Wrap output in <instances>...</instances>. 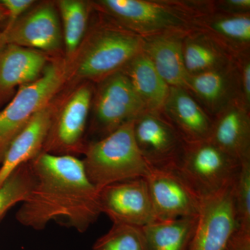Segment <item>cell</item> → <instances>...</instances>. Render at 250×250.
I'll list each match as a JSON object with an SVG mask.
<instances>
[{"instance_id":"cell-1","label":"cell","mask_w":250,"mask_h":250,"mask_svg":"<svg viewBox=\"0 0 250 250\" xmlns=\"http://www.w3.org/2000/svg\"><path fill=\"white\" fill-rule=\"evenodd\" d=\"M29 164L34 182L16 213L18 223L40 231L55 220L86 231L101 211L98 190L87 177L83 161L42 152Z\"/></svg>"},{"instance_id":"cell-2","label":"cell","mask_w":250,"mask_h":250,"mask_svg":"<svg viewBox=\"0 0 250 250\" xmlns=\"http://www.w3.org/2000/svg\"><path fill=\"white\" fill-rule=\"evenodd\" d=\"M105 14L143 38L188 34L197 16L210 13V0H101Z\"/></svg>"},{"instance_id":"cell-3","label":"cell","mask_w":250,"mask_h":250,"mask_svg":"<svg viewBox=\"0 0 250 250\" xmlns=\"http://www.w3.org/2000/svg\"><path fill=\"white\" fill-rule=\"evenodd\" d=\"M130 121L84 151L83 166L87 177L100 191L111 184L145 177L148 165L140 152Z\"/></svg>"},{"instance_id":"cell-4","label":"cell","mask_w":250,"mask_h":250,"mask_svg":"<svg viewBox=\"0 0 250 250\" xmlns=\"http://www.w3.org/2000/svg\"><path fill=\"white\" fill-rule=\"evenodd\" d=\"M241 164L208 140L187 143L175 169L201 198L234 183Z\"/></svg>"},{"instance_id":"cell-5","label":"cell","mask_w":250,"mask_h":250,"mask_svg":"<svg viewBox=\"0 0 250 250\" xmlns=\"http://www.w3.org/2000/svg\"><path fill=\"white\" fill-rule=\"evenodd\" d=\"M115 21V20H114ZM143 37L115 21L94 33L78 68L83 78L103 79L121 71L143 51Z\"/></svg>"},{"instance_id":"cell-6","label":"cell","mask_w":250,"mask_h":250,"mask_svg":"<svg viewBox=\"0 0 250 250\" xmlns=\"http://www.w3.org/2000/svg\"><path fill=\"white\" fill-rule=\"evenodd\" d=\"M62 83L58 67H45L40 78L20 88L6 107L0 111V164L10 143L29 120L48 103Z\"/></svg>"},{"instance_id":"cell-7","label":"cell","mask_w":250,"mask_h":250,"mask_svg":"<svg viewBox=\"0 0 250 250\" xmlns=\"http://www.w3.org/2000/svg\"><path fill=\"white\" fill-rule=\"evenodd\" d=\"M135 141L149 166L176 169L187 142L162 112H143L134 122Z\"/></svg>"},{"instance_id":"cell-8","label":"cell","mask_w":250,"mask_h":250,"mask_svg":"<svg viewBox=\"0 0 250 250\" xmlns=\"http://www.w3.org/2000/svg\"><path fill=\"white\" fill-rule=\"evenodd\" d=\"M144 178L158 220L198 216L202 198L175 169L148 166Z\"/></svg>"},{"instance_id":"cell-9","label":"cell","mask_w":250,"mask_h":250,"mask_svg":"<svg viewBox=\"0 0 250 250\" xmlns=\"http://www.w3.org/2000/svg\"><path fill=\"white\" fill-rule=\"evenodd\" d=\"M99 206L113 223L143 228L158 220L144 177L103 188L99 191Z\"/></svg>"},{"instance_id":"cell-10","label":"cell","mask_w":250,"mask_h":250,"mask_svg":"<svg viewBox=\"0 0 250 250\" xmlns=\"http://www.w3.org/2000/svg\"><path fill=\"white\" fill-rule=\"evenodd\" d=\"M103 81L95 105V127L103 133V138L125 123L135 121L146 111L129 79L121 70Z\"/></svg>"},{"instance_id":"cell-11","label":"cell","mask_w":250,"mask_h":250,"mask_svg":"<svg viewBox=\"0 0 250 250\" xmlns=\"http://www.w3.org/2000/svg\"><path fill=\"white\" fill-rule=\"evenodd\" d=\"M233 184L215 195L202 198L190 250H225L230 237L238 229Z\"/></svg>"},{"instance_id":"cell-12","label":"cell","mask_w":250,"mask_h":250,"mask_svg":"<svg viewBox=\"0 0 250 250\" xmlns=\"http://www.w3.org/2000/svg\"><path fill=\"white\" fill-rule=\"evenodd\" d=\"M186 89L211 118L234 102H241L239 73L235 59L225 66L189 75Z\"/></svg>"},{"instance_id":"cell-13","label":"cell","mask_w":250,"mask_h":250,"mask_svg":"<svg viewBox=\"0 0 250 250\" xmlns=\"http://www.w3.org/2000/svg\"><path fill=\"white\" fill-rule=\"evenodd\" d=\"M60 26L55 10L43 6L0 34V46L15 45L53 50L61 43Z\"/></svg>"},{"instance_id":"cell-14","label":"cell","mask_w":250,"mask_h":250,"mask_svg":"<svg viewBox=\"0 0 250 250\" xmlns=\"http://www.w3.org/2000/svg\"><path fill=\"white\" fill-rule=\"evenodd\" d=\"M208 141L243 164L250 161V110L240 101L212 118Z\"/></svg>"},{"instance_id":"cell-15","label":"cell","mask_w":250,"mask_h":250,"mask_svg":"<svg viewBox=\"0 0 250 250\" xmlns=\"http://www.w3.org/2000/svg\"><path fill=\"white\" fill-rule=\"evenodd\" d=\"M92 92L88 87L77 90L69 100L53 129H49L45 151L68 152L80 149L91 103Z\"/></svg>"},{"instance_id":"cell-16","label":"cell","mask_w":250,"mask_h":250,"mask_svg":"<svg viewBox=\"0 0 250 250\" xmlns=\"http://www.w3.org/2000/svg\"><path fill=\"white\" fill-rule=\"evenodd\" d=\"M52 122V111L45 106L34 115L11 141L0 164V187L20 166L42 152Z\"/></svg>"},{"instance_id":"cell-17","label":"cell","mask_w":250,"mask_h":250,"mask_svg":"<svg viewBox=\"0 0 250 250\" xmlns=\"http://www.w3.org/2000/svg\"><path fill=\"white\" fill-rule=\"evenodd\" d=\"M162 113L186 142L208 139L212 118L186 88L170 87Z\"/></svg>"},{"instance_id":"cell-18","label":"cell","mask_w":250,"mask_h":250,"mask_svg":"<svg viewBox=\"0 0 250 250\" xmlns=\"http://www.w3.org/2000/svg\"><path fill=\"white\" fill-rule=\"evenodd\" d=\"M187 34L174 33L143 38V52L170 87H187L189 75L183 57V39Z\"/></svg>"},{"instance_id":"cell-19","label":"cell","mask_w":250,"mask_h":250,"mask_svg":"<svg viewBox=\"0 0 250 250\" xmlns=\"http://www.w3.org/2000/svg\"><path fill=\"white\" fill-rule=\"evenodd\" d=\"M193 31L209 36L234 58L250 52V14L201 15L194 21Z\"/></svg>"},{"instance_id":"cell-20","label":"cell","mask_w":250,"mask_h":250,"mask_svg":"<svg viewBox=\"0 0 250 250\" xmlns=\"http://www.w3.org/2000/svg\"><path fill=\"white\" fill-rule=\"evenodd\" d=\"M45 58L34 49L15 45L0 46V96L18 85L39 79Z\"/></svg>"},{"instance_id":"cell-21","label":"cell","mask_w":250,"mask_h":250,"mask_svg":"<svg viewBox=\"0 0 250 250\" xmlns=\"http://www.w3.org/2000/svg\"><path fill=\"white\" fill-rule=\"evenodd\" d=\"M121 71L129 79L146 111L162 112L170 87L143 51L131 59Z\"/></svg>"},{"instance_id":"cell-22","label":"cell","mask_w":250,"mask_h":250,"mask_svg":"<svg viewBox=\"0 0 250 250\" xmlns=\"http://www.w3.org/2000/svg\"><path fill=\"white\" fill-rule=\"evenodd\" d=\"M198 216L156 220L141 228L147 250H190Z\"/></svg>"},{"instance_id":"cell-23","label":"cell","mask_w":250,"mask_h":250,"mask_svg":"<svg viewBox=\"0 0 250 250\" xmlns=\"http://www.w3.org/2000/svg\"><path fill=\"white\" fill-rule=\"evenodd\" d=\"M183 57L188 75L225 66L235 59L209 36L197 31H190L184 36Z\"/></svg>"},{"instance_id":"cell-24","label":"cell","mask_w":250,"mask_h":250,"mask_svg":"<svg viewBox=\"0 0 250 250\" xmlns=\"http://www.w3.org/2000/svg\"><path fill=\"white\" fill-rule=\"evenodd\" d=\"M33 182L29 163L20 166L8 177L0 187V220L11 208L25 200Z\"/></svg>"},{"instance_id":"cell-25","label":"cell","mask_w":250,"mask_h":250,"mask_svg":"<svg viewBox=\"0 0 250 250\" xmlns=\"http://www.w3.org/2000/svg\"><path fill=\"white\" fill-rule=\"evenodd\" d=\"M63 21L64 39L67 53L75 52L86 28L88 12L84 3L77 0H62L59 3Z\"/></svg>"},{"instance_id":"cell-26","label":"cell","mask_w":250,"mask_h":250,"mask_svg":"<svg viewBox=\"0 0 250 250\" xmlns=\"http://www.w3.org/2000/svg\"><path fill=\"white\" fill-rule=\"evenodd\" d=\"M92 250H147L141 228L113 223L111 228L99 238Z\"/></svg>"},{"instance_id":"cell-27","label":"cell","mask_w":250,"mask_h":250,"mask_svg":"<svg viewBox=\"0 0 250 250\" xmlns=\"http://www.w3.org/2000/svg\"><path fill=\"white\" fill-rule=\"evenodd\" d=\"M233 195L238 229L250 231V161L241 164Z\"/></svg>"},{"instance_id":"cell-28","label":"cell","mask_w":250,"mask_h":250,"mask_svg":"<svg viewBox=\"0 0 250 250\" xmlns=\"http://www.w3.org/2000/svg\"><path fill=\"white\" fill-rule=\"evenodd\" d=\"M241 87V103L250 110V52L235 58Z\"/></svg>"},{"instance_id":"cell-29","label":"cell","mask_w":250,"mask_h":250,"mask_svg":"<svg viewBox=\"0 0 250 250\" xmlns=\"http://www.w3.org/2000/svg\"><path fill=\"white\" fill-rule=\"evenodd\" d=\"M210 13L227 15L250 14V0L210 1Z\"/></svg>"},{"instance_id":"cell-30","label":"cell","mask_w":250,"mask_h":250,"mask_svg":"<svg viewBox=\"0 0 250 250\" xmlns=\"http://www.w3.org/2000/svg\"><path fill=\"white\" fill-rule=\"evenodd\" d=\"M34 3L32 0H2L0 4L4 8L9 17L8 27L17 21L18 18L30 7Z\"/></svg>"},{"instance_id":"cell-31","label":"cell","mask_w":250,"mask_h":250,"mask_svg":"<svg viewBox=\"0 0 250 250\" xmlns=\"http://www.w3.org/2000/svg\"><path fill=\"white\" fill-rule=\"evenodd\" d=\"M225 250H250V231L237 229L230 237Z\"/></svg>"},{"instance_id":"cell-32","label":"cell","mask_w":250,"mask_h":250,"mask_svg":"<svg viewBox=\"0 0 250 250\" xmlns=\"http://www.w3.org/2000/svg\"><path fill=\"white\" fill-rule=\"evenodd\" d=\"M6 16H8L7 12H6L4 8L1 6V4H0V21H2Z\"/></svg>"}]
</instances>
